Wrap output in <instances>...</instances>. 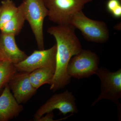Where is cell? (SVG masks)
<instances>
[{"mask_svg":"<svg viewBox=\"0 0 121 121\" xmlns=\"http://www.w3.org/2000/svg\"><path fill=\"white\" fill-rule=\"evenodd\" d=\"M23 6L26 20L28 22L35 35L38 48L44 49L43 25L48 16V10L44 0H23Z\"/></svg>","mask_w":121,"mask_h":121,"instance_id":"4","label":"cell"},{"mask_svg":"<svg viewBox=\"0 0 121 121\" xmlns=\"http://www.w3.org/2000/svg\"><path fill=\"white\" fill-rule=\"evenodd\" d=\"M54 73L49 68H39L30 73L29 79L33 86L37 90L44 84H51Z\"/></svg>","mask_w":121,"mask_h":121,"instance_id":"13","label":"cell"},{"mask_svg":"<svg viewBox=\"0 0 121 121\" xmlns=\"http://www.w3.org/2000/svg\"><path fill=\"white\" fill-rule=\"evenodd\" d=\"M70 24L80 30L87 41L103 43L109 39V33L106 24L103 21L90 19L82 11H79L73 16Z\"/></svg>","mask_w":121,"mask_h":121,"instance_id":"2","label":"cell"},{"mask_svg":"<svg viewBox=\"0 0 121 121\" xmlns=\"http://www.w3.org/2000/svg\"><path fill=\"white\" fill-rule=\"evenodd\" d=\"M99 59L95 52L82 50L74 56L68 65V73L71 77L81 79L96 74Z\"/></svg>","mask_w":121,"mask_h":121,"instance_id":"6","label":"cell"},{"mask_svg":"<svg viewBox=\"0 0 121 121\" xmlns=\"http://www.w3.org/2000/svg\"><path fill=\"white\" fill-rule=\"evenodd\" d=\"M6 60L3 54H2V52L0 51V61L1 60Z\"/></svg>","mask_w":121,"mask_h":121,"instance_id":"19","label":"cell"},{"mask_svg":"<svg viewBox=\"0 0 121 121\" xmlns=\"http://www.w3.org/2000/svg\"><path fill=\"white\" fill-rule=\"evenodd\" d=\"M115 17L120 18L121 17V5H119L111 13Z\"/></svg>","mask_w":121,"mask_h":121,"instance_id":"18","label":"cell"},{"mask_svg":"<svg viewBox=\"0 0 121 121\" xmlns=\"http://www.w3.org/2000/svg\"><path fill=\"white\" fill-rule=\"evenodd\" d=\"M75 28L70 24L52 26L47 32L56 41V68L50 90L56 91L62 89L71 81L68 73V65L72 56L82 50V45L75 32Z\"/></svg>","mask_w":121,"mask_h":121,"instance_id":"1","label":"cell"},{"mask_svg":"<svg viewBox=\"0 0 121 121\" xmlns=\"http://www.w3.org/2000/svg\"><path fill=\"white\" fill-rule=\"evenodd\" d=\"M23 106L17 101L7 84L0 95V121H8L19 115Z\"/></svg>","mask_w":121,"mask_h":121,"instance_id":"10","label":"cell"},{"mask_svg":"<svg viewBox=\"0 0 121 121\" xmlns=\"http://www.w3.org/2000/svg\"><path fill=\"white\" fill-rule=\"evenodd\" d=\"M45 116H43L39 119L38 121H53L54 120V115L52 112L47 113Z\"/></svg>","mask_w":121,"mask_h":121,"instance_id":"17","label":"cell"},{"mask_svg":"<svg viewBox=\"0 0 121 121\" xmlns=\"http://www.w3.org/2000/svg\"><path fill=\"white\" fill-rule=\"evenodd\" d=\"M75 98L71 92L68 90L55 94L38 109L33 116V121H38L45 114L58 109L64 115L68 113H78Z\"/></svg>","mask_w":121,"mask_h":121,"instance_id":"8","label":"cell"},{"mask_svg":"<svg viewBox=\"0 0 121 121\" xmlns=\"http://www.w3.org/2000/svg\"><path fill=\"white\" fill-rule=\"evenodd\" d=\"M101 82V93L92 104L94 105L103 99L113 102L121 107L119 99L121 98V69L112 72L104 67L98 68L96 73Z\"/></svg>","mask_w":121,"mask_h":121,"instance_id":"5","label":"cell"},{"mask_svg":"<svg viewBox=\"0 0 121 121\" xmlns=\"http://www.w3.org/2000/svg\"><path fill=\"white\" fill-rule=\"evenodd\" d=\"M25 20L24 12L23 6L21 4L18 7L16 13L11 19L5 24L0 31L1 33L16 35L21 31Z\"/></svg>","mask_w":121,"mask_h":121,"instance_id":"12","label":"cell"},{"mask_svg":"<svg viewBox=\"0 0 121 121\" xmlns=\"http://www.w3.org/2000/svg\"><path fill=\"white\" fill-rule=\"evenodd\" d=\"M92 0H44L48 10V17L59 25L70 24L75 13L82 11L84 5Z\"/></svg>","mask_w":121,"mask_h":121,"instance_id":"3","label":"cell"},{"mask_svg":"<svg viewBox=\"0 0 121 121\" xmlns=\"http://www.w3.org/2000/svg\"><path fill=\"white\" fill-rule=\"evenodd\" d=\"M15 36L12 34L1 33L0 35V51L6 60L16 64L25 59L27 56L17 47Z\"/></svg>","mask_w":121,"mask_h":121,"instance_id":"11","label":"cell"},{"mask_svg":"<svg viewBox=\"0 0 121 121\" xmlns=\"http://www.w3.org/2000/svg\"><path fill=\"white\" fill-rule=\"evenodd\" d=\"M18 9L12 0H4L0 6V30L16 13Z\"/></svg>","mask_w":121,"mask_h":121,"instance_id":"15","label":"cell"},{"mask_svg":"<svg viewBox=\"0 0 121 121\" xmlns=\"http://www.w3.org/2000/svg\"><path fill=\"white\" fill-rule=\"evenodd\" d=\"M121 0H108L106 8L108 12L111 13L117 7L121 5Z\"/></svg>","mask_w":121,"mask_h":121,"instance_id":"16","label":"cell"},{"mask_svg":"<svg viewBox=\"0 0 121 121\" xmlns=\"http://www.w3.org/2000/svg\"><path fill=\"white\" fill-rule=\"evenodd\" d=\"M56 43L47 50H35L25 59L14 64L18 72L30 73L36 69L48 68L55 72L56 68Z\"/></svg>","mask_w":121,"mask_h":121,"instance_id":"7","label":"cell"},{"mask_svg":"<svg viewBox=\"0 0 121 121\" xmlns=\"http://www.w3.org/2000/svg\"><path fill=\"white\" fill-rule=\"evenodd\" d=\"M30 73L17 71L9 81L8 86L19 104L28 101L36 93L37 89L30 82Z\"/></svg>","mask_w":121,"mask_h":121,"instance_id":"9","label":"cell"},{"mask_svg":"<svg viewBox=\"0 0 121 121\" xmlns=\"http://www.w3.org/2000/svg\"><path fill=\"white\" fill-rule=\"evenodd\" d=\"M1 90H0V91Z\"/></svg>","mask_w":121,"mask_h":121,"instance_id":"20","label":"cell"},{"mask_svg":"<svg viewBox=\"0 0 121 121\" xmlns=\"http://www.w3.org/2000/svg\"><path fill=\"white\" fill-rule=\"evenodd\" d=\"M17 72L13 63L7 60L0 61V90L8 84Z\"/></svg>","mask_w":121,"mask_h":121,"instance_id":"14","label":"cell"}]
</instances>
